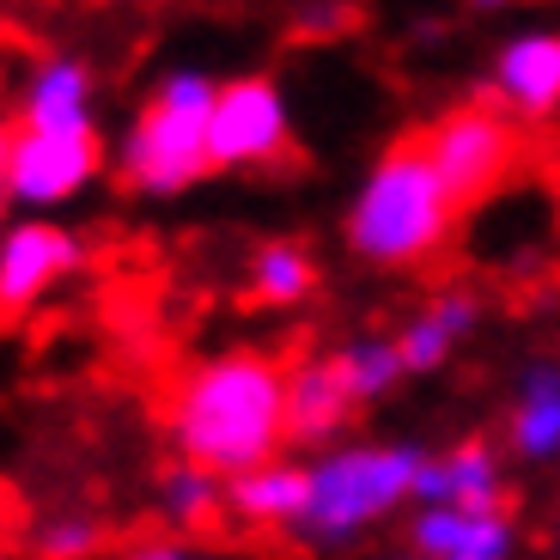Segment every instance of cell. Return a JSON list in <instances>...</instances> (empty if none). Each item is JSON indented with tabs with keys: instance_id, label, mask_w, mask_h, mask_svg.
Masks as SVG:
<instances>
[{
	"instance_id": "cell-9",
	"label": "cell",
	"mask_w": 560,
	"mask_h": 560,
	"mask_svg": "<svg viewBox=\"0 0 560 560\" xmlns=\"http://www.w3.org/2000/svg\"><path fill=\"white\" fill-rule=\"evenodd\" d=\"M31 135H98V73L73 49H49L19 80V122Z\"/></svg>"
},
{
	"instance_id": "cell-4",
	"label": "cell",
	"mask_w": 560,
	"mask_h": 560,
	"mask_svg": "<svg viewBox=\"0 0 560 560\" xmlns=\"http://www.w3.org/2000/svg\"><path fill=\"white\" fill-rule=\"evenodd\" d=\"M208 122L213 116L177 110L171 98L147 92V104L128 116L122 140H116V171L128 177V189H140V196H153V201H171L183 189H196L213 171Z\"/></svg>"
},
{
	"instance_id": "cell-10",
	"label": "cell",
	"mask_w": 560,
	"mask_h": 560,
	"mask_svg": "<svg viewBox=\"0 0 560 560\" xmlns=\"http://www.w3.org/2000/svg\"><path fill=\"white\" fill-rule=\"evenodd\" d=\"M505 451L488 439H457L445 451H427L415 512H505Z\"/></svg>"
},
{
	"instance_id": "cell-13",
	"label": "cell",
	"mask_w": 560,
	"mask_h": 560,
	"mask_svg": "<svg viewBox=\"0 0 560 560\" xmlns=\"http://www.w3.org/2000/svg\"><path fill=\"white\" fill-rule=\"evenodd\" d=\"M408 548L420 560H518V524L505 512H415Z\"/></svg>"
},
{
	"instance_id": "cell-11",
	"label": "cell",
	"mask_w": 560,
	"mask_h": 560,
	"mask_svg": "<svg viewBox=\"0 0 560 560\" xmlns=\"http://www.w3.org/2000/svg\"><path fill=\"white\" fill-rule=\"evenodd\" d=\"M488 85L512 116H530V122L555 116L560 110V25L512 31L488 61Z\"/></svg>"
},
{
	"instance_id": "cell-3",
	"label": "cell",
	"mask_w": 560,
	"mask_h": 560,
	"mask_svg": "<svg viewBox=\"0 0 560 560\" xmlns=\"http://www.w3.org/2000/svg\"><path fill=\"white\" fill-rule=\"evenodd\" d=\"M451 220H457V196L445 189L433 159L420 153V140H408V147H384L365 165L341 213V238L372 268H420L451 238Z\"/></svg>"
},
{
	"instance_id": "cell-16",
	"label": "cell",
	"mask_w": 560,
	"mask_h": 560,
	"mask_svg": "<svg viewBox=\"0 0 560 560\" xmlns=\"http://www.w3.org/2000/svg\"><path fill=\"white\" fill-rule=\"evenodd\" d=\"M305 493H311L305 463L275 457V463H262V469H250V476L225 481V512L238 524H250V530H287L293 536L299 518H305Z\"/></svg>"
},
{
	"instance_id": "cell-20",
	"label": "cell",
	"mask_w": 560,
	"mask_h": 560,
	"mask_svg": "<svg viewBox=\"0 0 560 560\" xmlns=\"http://www.w3.org/2000/svg\"><path fill=\"white\" fill-rule=\"evenodd\" d=\"M25 542L37 560H92L104 548V530H98V518H85V512H49V518L31 524Z\"/></svg>"
},
{
	"instance_id": "cell-5",
	"label": "cell",
	"mask_w": 560,
	"mask_h": 560,
	"mask_svg": "<svg viewBox=\"0 0 560 560\" xmlns=\"http://www.w3.org/2000/svg\"><path fill=\"white\" fill-rule=\"evenodd\" d=\"M104 177V140L98 135H31L13 128L0 153V189L19 220H56V208L80 201Z\"/></svg>"
},
{
	"instance_id": "cell-8",
	"label": "cell",
	"mask_w": 560,
	"mask_h": 560,
	"mask_svg": "<svg viewBox=\"0 0 560 560\" xmlns=\"http://www.w3.org/2000/svg\"><path fill=\"white\" fill-rule=\"evenodd\" d=\"M85 268V244L61 220H13L0 232V305L25 317Z\"/></svg>"
},
{
	"instance_id": "cell-15",
	"label": "cell",
	"mask_w": 560,
	"mask_h": 560,
	"mask_svg": "<svg viewBox=\"0 0 560 560\" xmlns=\"http://www.w3.org/2000/svg\"><path fill=\"white\" fill-rule=\"evenodd\" d=\"M476 323H481L476 293H463V287L433 293L415 317L402 323V329H396V348H402V360H408V378H433V372H445V365L457 360L463 341L476 336Z\"/></svg>"
},
{
	"instance_id": "cell-21",
	"label": "cell",
	"mask_w": 560,
	"mask_h": 560,
	"mask_svg": "<svg viewBox=\"0 0 560 560\" xmlns=\"http://www.w3.org/2000/svg\"><path fill=\"white\" fill-rule=\"evenodd\" d=\"M122 560H225V555H201V548H189L183 536H159V542H135Z\"/></svg>"
},
{
	"instance_id": "cell-17",
	"label": "cell",
	"mask_w": 560,
	"mask_h": 560,
	"mask_svg": "<svg viewBox=\"0 0 560 560\" xmlns=\"http://www.w3.org/2000/svg\"><path fill=\"white\" fill-rule=\"evenodd\" d=\"M336 372L353 390V402L378 408V402H390V396L402 390L408 360H402V348H396V336H353V341L336 348Z\"/></svg>"
},
{
	"instance_id": "cell-23",
	"label": "cell",
	"mask_w": 560,
	"mask_h": 560,
	"mask_svg": "<svg viewBox=\"0 0 560 560\" xmlns=\"http://www.w3.org/2000/svg\"><path fill=\"white\" fill-rule=\"evenodd\" d=\"M555 555H560V530H555Z\"/></svg>"
},
{
	"instance_id": "cell-6",
	"label": "cell",
	"mask_w": 560,
	"mask_h": 560,
	"mask_svg": "<svg viewBox=\"0 0 560 560\" xmlns=\"http://www.w3.org/2000/svg\"><path fill=\"white\" fill-rule=\"evenodd\" d=\"M293 147V104L275 73H238L220 85L208 122V153L213 171H262L280 165Z\"/></svg>"
},
{
	"instance_id": "cell-14",
	"label": "cell",
	"mask_w": 560,
	"mask_h": 560,
	"mask_svg": "<svg viewBox=\"0 0 560 560\" xmlns=\"http://www.w3.org/2000/svg\"><path fill=\"white\" fill-rule=\"evenodd\" d=\"M505 451L530 469L560 463V360H530L518 372L505 408Z\"/></svg>"
},
{
	"instance_id": "cell-12",
	"label": "cell",
	"mask_w": 560,
	"mask_h": 560,
	"mask_svg": "<svg viewBox=\"0 0 560 560\" xmlns=\"http://www.w3.org/2000/svg\"><path fill=\"white\" fill-rule=\"evenodd\" d=\"M353 415H360V402H353V390L341 384L336 353L287 365V439H293V445H305L311 457L341 445Z\"/></svg>"
},
{
	"instance_id": "cell-18",
	"label": "cell",
	"mask_w": 560,
	"mask_h": 560,
	"mask_svg": "<svg viewBox=\"0 0 560 560\" xmlns=\"http://www.w3.org/2000/svg\"><path fill=\"white\" fill-rule=\"evenodd\" d=\"M220 512H225V476L196 469V463H171L159 476V518L177 536H196L208 524H220Z\"/></svg>"
},
{
	"instance_id": "cell-19",
	"label": "cell",
	"mask_w": 560,
	"mask_h": 560,
	"mask_svg": "<svg viewBox=\"0 0 560 560\" xmlns=\"http://www.w3.org/2000/svg\"><path fill=\"white\" fill-rule=\"evenodd\" d=\"M317 256L305 250V244H293V238H268L262 250L250 256V293L262 299V305H275V311H293V305H305L311 293H317Z\"/></svg>"
},
{
	"instance_id": "cell-7",
	"label": "cell",
	"mask_w": 560,
	"mask_h": 560,
	"mask_svg": "<svg viewBox=\"0 0 560 560\" xmlns=\"http://www.w3.org/2000/svg\"><path fill=\"white\" fill-rule=\"evenodd\" d=\"M420 153L433 159V171L445 177V189L463 208V201H481L493 183L512 171L518 135H512V122H505L500 110H488V104H457V110H445L427 135H420Z\"/></svg>"
},
{
	"instance_id": "cell-1",
	"label": "cell",
	"mask_w": 560,
	"mask_h": 560,
	"mask_svg": "<svg viewBox=\"0 0 560 560\" xmlns=\"http://www.w3.org/2000/svg\"><path fill=\"white\" fill-rule=\"evenodd\" d=\"M165 433L177 463L213 469L225 481L287 457V365L256 348L196 360L165 396Z\"/></svg>"
},
{
	"instance_id": "cell-2",
	"label": "cell",
	"mask_w": 560,
	"mask_h": 560,
	"mask_svg": "<svg viewBox=\"0 0 560 560\" xmlns=\"http://www.w3.org/2000/svg\"><path fill=\"white\" fill-rule=\"evenodd\" d=\"M420 469H427V451L408 439H341V445L317 451L305 463L311 493L293 542L311 555H341V548L365 542L396 512L415 505Z\"/></svg>"
},
{
	"instance_id": "cell-22",
	"label": "cell",
	"mask_w": 560,
	"mask_h": 560,
	"mask_svg": "<svg viewBox=\"0 0 560 560\" xmlns=\"http://www.w3.org/2000/svg\"><path fill=\"white\" fill-rule=\"evenodd\" d=\"M384 560H420V555H415V548H402V555H384Z\"/></svg>"
}]
</instances>
